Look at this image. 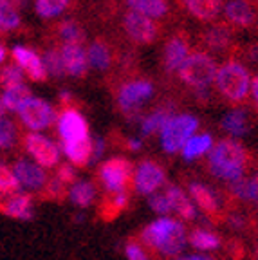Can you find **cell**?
I'll return each mask as SVG.
<instances>
[{
    "instance_id": "obj_1",
    "label": "cell",
    "mask_w": 258,
    "mask_h": 260,
    "mask_svg": "<svg viewBox=\"0 0 258 260\" xmlns=\"http://www.w3.org/2000/svg\"><path fill=\"white\" fill-rule=\"evenodd\" d=\"M253 165V155L246 146L237 139H220L217 145L211 146L206 168L213 177L222 181H235L244 177Z\"/></svg>"
},
{
    "instance_id": "obj_2",
    "label": "cell",
    "mask_w": 258,
    "mask_h": 260,
    "mask_svg": "<svg viewBox=\"0 0 258 260\" xmlns=\"http://www.w3.org/2000/svg\"><path fill=\"white\" fill-rule=\"evenodd\" d=\"M186 240H188L186 228L182 226V222L170 217H161L146 224L139 235V242L168 258L179 256V253L184 249Z\"/></svg>"
},
{
    "instance_id": "obj_3",
    "label": "cell",
    "mask_w": 258,
    "mask_h": 260,
    "mask_svg": "<svg viewBox=\"0 0 258 260\" xmlns=\"http://www.w3.org/2000/svg\"><path fill=\"white\" fill-rule=\"evenodd\" d=\"M215 87L222 100L230 103H242L251 92V74L242 61L228 60L218 65Z\"/></svg>"
},
{
    "instance_id": "obj_4",
    "label": "cell",
    "mask_w": 258,
    "mask_h": 260,
    "mask_svg": "<svg viewBox=\"0 0 258 260\" xmlns=\"http://www.w3.org/2000/svg\"><path fill=\"white\" fill-rule=\"evenodd\" d=\"M217 61L208 51H191L179 67L177 76L186 87L194 90H208L217 76Z\"/></svg>"
},
{
    "instance_id": "obj_5",
    "label": "cell",
    "mask_w": 258,
    "mask_h": 260,
    "mask_svg": "<svg viewBox=\"0 0 258 260\" xmlns=\"http://www.w3.org/2000/svg\"><path fill=\"white\" fill-rule=\"evenodd\" d=\"M153 94V83L148 78H128L121 81L116 89L117 110L126 118H136L143 103L148 102Z\"/></svg>"
},
{
    "instance_id": "obj_6",
    "label": "cell",
    "mask_w": 258,
    "mask_h": 260,
    "mask_svg": "<svg viewBox=\"0 0 258 260\" xmlns=\"http://www.w3.org/2000/svg\"><path fill=\"white\" fill-rule=\"evenodd\" d=\"M98 181L105 193L128 191L134 183V165L126 157H110L98 167Z\"/></svg>"
},
{
    "instance_id": "obj_7",
    "label": "cell",
    "mask_w": 258,
    "mask_h": 260,
    "mask_svg": "<svg viewBox=\"0 0 258 260\" xmlns=\"http://www.w3.org/2000/svg\"><path fill=\"white\" fill-rule=\"evenodd\" d=\"M199 128V119L194 114H179L166 123L161 132V145L166 154H175L182 150V146Z\"/></svg>"
},
{
    "instance_id": "obj_8",
    "label": "cell",
    "mask_w": 258,
    "mask_h": 260,
    "mask_svg": "<svg viewBox=\"0 0 258 260\" xmlns=\"http://www.w3.org/2000/svg\"><path fill=\"white\" fill-rule=\"evenodd\" d=\"M121 29L125 37L137 45H150L157 40L161 35V25L155 18H150L141 13L126 9L121 16Z\"/></svg>"
},
{
    "instance_id": "obj_9",
    "label": "cell",
    "mask_w": 258,
    "mask_h": 260,
    "mask_svg": "<svg viewBox=\"0 0 258 260\" xmlns=\"http://www.w3.org/2000/svg\"><path fill=\"white\" fill-rule=\"evenodd\" d=\"M58 136L63 145L83 141L89 138V123L81 116V112L74 107L67 105L60 110L56 121Z\"/></svg>"
},
{
    "instance_id": "obj_10",
    "label": "cell",
    "mask_w": 258,
    "mask_h": 260,
    "mask_svg": "<svg viewBox=\"0 0 258 260\" xmlns=\"http://www.w3.org/2000/svg\"><path fill=\"white\" fill-rule=\"evenodd\" d=\"M18 118L29 130H45L56 119L54 109L42 98H29L18 109Z\"/></svg>"
},
{
    "instance_id": "obj_11",
    "label": "cell",
    "mask_w": 258,
    "mask_h": 260,
    "mask_svg": "<svg viewBox=\"0 0 258 260\" xmlns=\"http://www.w3.org/2000/svg\"><path fill=\"white\" fill-rule=\"evenodd\" d=\"M22 145L25 152L44 168H53L60 162V150L51 139L37 132H27L22 136Z\"/></svg>"
},
{
    "instance_id": "obj_12",
    "label": "cell",
    "mask_w": 258,
    "mask_h": 260,
    "mask_svg": "<svg viewBox=\"0 0 258 260\" xmlns=\"http://www.w3.org/2000/svg\"><path fill=\"white\" fill-rule=\"evenodd\" d=\"M166 183V170L163 165H159L153 159H145L137 165V170L134 172V186L137 193L152 195Z\"/></svg>"
},
{
    "instance_id": "obj_13",
    "label": "cell",
    "mask_w": 258,
    "mask_h": 260,
    "mask_svg": "<svg viewBox=\"0 0 258 260\" xmlns=\"http://www.w3.org/2000/svg\"><path fill=\"white\" fill-rule=\"evenodd\" d=\"M190 53V37L184 31L174 32L166 40L165 49H163V69H165V73L177 74L179 67L184 63V60Z\"/></svg>"
},
{
    "instance_id": "obj_14",
    "label": "cell",
    "mask_w": 258,
    "mask_h": 260,
    "mask_svg": "<svg viewBox=\"0 0 258 260\" xmlns=\"http://www.w3.org/2000/svg\"><path fill=\"white\" fill-rule=\"evenodd\" d=\"M11 56L15 60V63L22 69V73H25V76L31 81H45L47 80V71L44 67V61H42V56L33 51L29 47H24V45H15L11 49Z\"/></svg>"
},
{
    "instance_id": "obj_15",
    "label": "cell",
    "mask_w": 258,
    "mask_h": 260,
    "mask_svg": "<svg viewBox=\"0 0 258 260\" xmlns=\"http://www.w3.org/2000/svg\"><path fill=\"white\" fill-rule=\"evenodd\" d=\"M188 190H190L191 199L197 203V206L202 210V213H206L208 219H224V208H222V201L218 199L217 191H213L210 186H206L202 183H190Z\"/></svg>"
},
{
    "instance_id": "obj_16",
    "label": "cell",
    "mask_w": 258,
    "mask_h": 260,
    "mask_svg": "<svg viewBox=\"0 0 258 260\" xmlns=\"http://www.w3.org/2000/svg\"><path fill=\"white\" fill-rule=\"evenodd\" d=\"M224 22L231 27L247 29L256 22V9L251 0H228L224 6Z\"/></svg>"
},
{
    "instance_id": "obj_17",
    "label": "cell",
    "mask_w": 258,
    "mask_h": 260,
    "mask_svg": "<svg viewBox=\"0 0 258 260\" xmlns=\"http://www.w3.org/2000/svg\"><path fill=\"white\" fill-rule=\"evenodd\" d=\"M201 44L208 53H224L233 45V27L226 22L210 25L201 32Z\"/></svg>"
},
{
    "instance_id": "obj_18",
    "label": "cell",
    "mask_w": 258,
    "mask_h": 260,
    "mask_svg": "<svg viewBox=\"0 0 258 260\" xmlns=\"http://www.w3.org/2000/svg\"><path fill=\"white\" fill-rule=\"evenodd\" d=\"M13 172H15L16 179L20 186L27 188V190H42L47 183V174H45L44 168L38 165V162H31L27 159H18L13 167Z\"/></svg>"
},
{
    "instance_id": "obj_19",
    "label": "cell",
    "mask_w": 258,
    "mask_h": 260,
    "mask_svg": "<svg viewBox=\"0 0 258 260\" xmlns=\"http://www.w3.org/2000/svg\"><path fill=\"white\" fill-rule=\"evenodd\" d=\"M61 60H63V69L69 76L83 78L89 71V58L87 51L81 44H63L60 49Z\"/></svg>"
},
{
    "instance_id": "obj_20",
    "label": "cell",
    "mask_w": 258,
    "mask_h": 260,
    "mask_svg": "<svg viewBox=\"0 0 258 260\" xmlns=\"http://www.w3.org/2000/svg\"><path fill=\"white\" fill-rule=\"evenodd\" d=\"M182 8L199 22H213L222 9V0H181Z\"/></svg>"
},
{
    "instance_id": "obj_21",
    "label": "cell",
    "mask_w": 258,
    "mask_h": 260,
    "mask_svg": "<svg viewBox=\"0 0 258 260\" xmlns=\"http://www.w3.org/2000/svg\"><path fill=\"white\" fill-rule=\"evenodd\" d=\"M89 65H92L98 71H109L114 63V49L110 42L103 37H98L90 42L89 51H87Z\"/></svg>"
},
{
    "instance_id": "obj_22",
    "label": "cell",
    "mask_w": 258,
    "mask_h": 260,
    "mask_svg": "<svg viewBox=\"0 0 258 260\" xmlns=\"http://www.w3.org/2000/svg\"><path fill=\"white\" fill-rule=\"evenodd\" d=\"M0 213L13 219L29 220L33 217V197L29 193H13L0 203Z\"/></svg>"
},
{
    "instance_id": "obj_23",
    "label": "cell",
    "mask_w": 258,
    "mask_h": 260,
    "mask_svg": "<svg viewBox=\"0 0 258 260\" xmlns=\"http://www.w3.org/2000/svg\"><path fill=\"white\" fill-rule=\"evenodd\" d=\"M228 191L235 201L244 203H258V172L253 175H244L235 181H230Z\"/></svg>"
},
{
    "instance_id": "obj_24",
    "label": "cell",
    "mask_w": 258,
    "mask_h": 260,
    "mask_svg": "<svg viewBox=\"0 0 258 260\" xmlns=\"http://www.w3.org/2000/svg\"><path fill=\"white\" fill-rule=\"evenodd\" d=\"M166 197L170 201V206H172V211H175L182 220H194L197 217V211H195V206L190 199H188V195L181 190L179 186H174V184H170L166 188Z\"/></svg>"
},
{
    "instance_id": "obj_25",
    "label": "cell",
    "mask_w": 258,
    "mask_h": 260,
    "mask_svg": "<svg viewBox=\"0 0 258 260\" xmlns=\"http://www.w3.org/2000/svg\"><path fill=\"white\" fill-rule=\"evenodd\" d=\"M63 152H65V155H67L69 162H71L73 167L85 168L90 161H92L94 141L90 138H87V139H83V141L63 145Z\"/></svg>"
},
{
    "instance_id": "obj_26",
    "label": "cell",
    "mask_w": 258,
    "mask_h": 260,
    "mask_svg": "<svg viewBox=\"0 0 258 260\" xmlns=\"http://www.w3.org/2000/svg\"><path fill=\"white\" fill-rule=\"evenodd\" d=\"M128 206V191H117V193H105L103 201L98 206V215L103 220L116 219L123 210Z\"/></svg>"
},
{
    "instance_id": "obj_27",
    "label": "cell",
    "mask_w": 258,
    "mask_h": 260,
    "mask_svg": "<svg viewBox=\"0 0 258 260\" xmlns=\"http://www.w3.org/2000/svg\"><path fill=\"white\" fill-rule=\"evenodd\" d=\"M130 11L141 13L150 18H166L170 13L168 0H123Z\"/></svg>"
},
{
    "instance_id": "obj_28",
    "label": "cell",
    "mask_w": 258,
    "mask_h": 260,
    "mask_svg": "<svg viewBox=\"0 0 258 260\" xmlns=\"http://www.w3.org/2000/svg\"><path fill=\"white\" fill-rule=\"evenodd\" d=\"M174 118V109L172 107H159L153 112H150L141 123V132L145 136H153L157 132H163L166 123Z\"/></svg>"
},
{
    "instance_id": "obj_29",
    "label": "cell",
    "mask_w": 258,
    "mask_h": 260,
    "mask_svg": "<svg viewBox=\"0 0 258 260\" xmlns=\"http://www.w3.org/2000/svg\"><path fill=\"white\" fill-rule=\"evenodd\" d=\"M22 25V18L18 8L13 4L11 0H0V32L8 35V32L18 31Z\"/></svg>"
},
{
    "instance_id": "obj_30",
    "label": "cell",
    "mask_w": 258,
    "mask_h": 260,
    "mask_svg": "<svg viewBox=\"0 0 258 260\" xmlns=\"http://www.w3.org/2000/svg\"><path fill=\"white\" fill-rule=\"evenodd\" d=\"M213 146V138L210 134H201L194 136V138L188 139L184 146H182V157L186 161H195L197 157H201L202 154L211 150Z\"/></svg>"
},
{
    "instance_id": "obj_31",
    "label": "cell",
    "mask_w": 258,
    "mask_h": 260,
    "mask_svg": "<svg viewBox=\"0 0 258 260\" xmlns=\"http://www.w3.org/2000/svg\"><path fill=\"white\" fill-rule=\"evenodd\" d=\"M29 98H31V90L29 87H25L24 83L20 85H13L4 89V94H2V103H4L6 110H11V112H18L22 105L27 102Z\"/></svg>"
},
{
    "instance_id": "obj_32",
    "label": "cell",
    "mask_w": 258,
    "mask_h": 260,
    "mask_svg": "<svg viewBox=\"0 0 258 260\" xmlns=\"http://www.w3.org/2000/svg\"><path fill=\"white\" fill-rule=\"evenodd\" d=\"M69 199L78 208H89L96 199V188L92 183H74L69 188Z\"/></svg>"
},
{
    "instance_id": "obj_33",
    "label": "cell",
    "mask_w": 258,
    "mask_h": 260,
    "mask_svg": "<svg viewBox=\"0 0 258 260\" xmlns=\"http://www.w3.org/2000/svg\"><path fill=\"white\" fill-rule=\"evenodd\" d=\"M74 0H35V9L40 18H56L73 8Z\"/></svg>"
},
{
    "instance_id": "obj_34",
    "label": "cell",
    "mask_w": 258,
    "mask_h": 260,
    "mask_svg": "<svg viewBox=\"0 0 258 260\" xmlns=\"http://www.w3.org/2000/svg\"><path fill=\"white\" fill-rule=\"evenodd\" d=\"M191 248L202 249V251H211V249L220 248V237L213 232H208V230H202V228H195L194 232L188 235Z\"/></svg>"
},
{
    "instance_id": "obj_35",
    "label": "cell",
    "mask_w": 258,
    "mask_h": 260,
    "mask_svg": "<svg viewBox=\"0 0 258 260\" xmlns=\"http://www.w3.org/2000/svg\"><path fill=\"white\" fill-rule=\"evenodd\" d=\"M56 31V37L60 38L63 44H81L85 40V32L83 27L80 25V22L69 18V20H63L54 27Z\"/></svg>"
},
{
    "instance_id": "obj_36",
    "label": "cell",
    "mask_w": 258,
    "mask_h": 260,
    "mask_svg": "<svg viewBox=\"0 0 258 260\" xmlns=\"http://www.w3.org/2000/svg\"><path fill=\"white\" fill-rule=\"evenodd\" d=\"M222 128L233 136H242L249 130V121H247V114L244 110H231L222 119Z\"/></svg>"
},
{
    "instance_id": "obj_37",
    "label": "cell",
    "mask_w": 258,
    "mask_h": 260,
    "mask_svg": "<svg viewBox=\"0 0 258 260\" xmlns=\"http://www.w3.org/2000/svg\"><path fill=\"white\" fill-rule=\"evenodd\" d=\"M42 61H44V67L47 71V74L54 78H61L65 74L63 69V60H61V54L56 47H47L42 54Z\"/></svg>"
},
{
    "instance_id": "obj_38",
    "label": "cell",
    "mask_w": 258,
    "mask_h": 260,
    "mask_svg": "<svg viewBox=\"0 0 258 260\" xmlns=\"http://www.w3.org/2000/svg\"><path fill=\"white\" fill-rule=\"evenodd\" d=\"M40 197L45 201H56V203H61L65 197H69V188H67V184L61 183L58 177H53L51 181L45 183Z\"/></svg>"
},
{
    "instance_id": "obj_39",
    "label": "cell",
    "mask_w": 258,
    "mask_h": 260,
    "mask_svg": "<svg viewBox=\"0 0 258 260\" xmlns=\"http://www.w3.org/2000/svg\"><path fill=\"white\" fill-rule=\"evenodd\" d=\"M20 190V183L16 179L13 168L6 167L0 162V193L2 195H13Z\"/></svg>"
},
{
    "instance_id": "obj_40",
    "label": "cell",
    "mask_w": 258,
    "mask_h": 260,
    "mask_svg": "<svg viewBox=\"0 0 258 260\" xmlns=\"http://www.w3.org/2000/svg\"><path fill=\"white\" fill-rule=\"evenodd\" d=\"M20 83H24V73H22L18 65L9 63L0 69V85L4 87V89L13 85H20Z\"/></svg>"
},
{
    "instance_id": "obj_41",
    "label": "cell",
    "mask_w": 258,
    "mask_h": 260,
    "mask_svg": "<svg viewBox=\"0 0 258 260\" xmlns=\"http://www.w3.org/2000/svg\"><path fill=\"white\" fill-rule=\"evenodd\" d=\"M16 126L11 119L0 116V148H11L16 143Z\"/></svg>"
},
{
    "instance_id": "obj_42",
    "label": "cell",
    "mask_w": 258,
    "mask_h": 260,
    "mask_svg": "<svg viewBox=\"0 0 258 260\" xmlns=\"http://www.w3.org/2000/svg\"><path fill=\"white\" fill-rule=\"evenodd\" d=\"M125 255L128 260H152L146 249L143 248V244L136 239H130L125 244Z\"/></svg>"
},
{
    "instance_id": "obj_43",
    "label": "cell",
    "mask_w": 258,
    "mask_h": 260,
    "mask_svg": "<svg viewBox=\"0 0 258 260\" xmlns=\"http://www.w3.org/2000/svg\"><path fill=\"white\" fill-rule=\"evenodd\" d=\"M148 204L157 215H168L172 211V206H170V201L166 197V193H152V197L148 199Z\"/></svg>"
},
{
    "instance_id": "obj_44",
    "label": "cell",
    "mask_w": 258,
    "mask_h": 260,
    "mask_svg": "<svg viewBox=\"0 0 258 260\" xmlns=\"http://www.w3.org/2000/svg\"><path fill=\"white\" fill-rule=\"evenodd\" d=\"M56 177L61 183H65L67 186H73L74 183H78V174L73 168V165H60L56 172Z\"/></svg>"
},
{
    "instance_id": "obj_45",
    "label": "cell",
    "mask_w": 258,
    "mask_h": 260,
    "mask_svg": "<svg viewBox=\"0 0 258 260\" xmlns=\"http://www.w3.org/2000/svg\"><path fill=\"white\" fill-rule=\"evenodd\" d=\"M251 98H253V105L258 112V74L251 80Z\"/></svg>"
},
{
    "instance_id": "obj_46",
    "label": "cell",
    "mask_w": 258,
    "mask_h": 260,
    "mask_svg": "<svg viewBox=\"0 0 258 260\" xmlns=\"http://www.w3.org/2000/svg\"><path fill=\"white\" fill-rule=\"evenodd\" d=\"M103 150H105V141L96 139V141H94V155H92V159H100L101 154H103Z\"/></svg>"
},
{
    "instance_id": "obj_47",
    "label": "cell",
    "mask_w": 258,
    "mask_h": 260,
    "mask_svg": "<svg viewBox=\"0 0 258 260\" xmlns=\"http://www.w3.org/2000/svg\"><path fill=\"white\" fill-rule=\"evenodd\" d=\"M174 260H215L213 256L210 255H182V256H177Z\"/></svg>"
},
{
    "instance_id": "obj_48",
    "label": "cell",
    "mask_w": 258,
    "mask_h": 260,
    "mask_svg": "<svg viewBox=\"0 0 258 260\" xmlns=\"http://www.w3.org/2000/svg\"><path fill=\"white\" fill-rule=\"evenodd\" d=\"M126 148H130V150H139V148H141V141H139V139H130V141L126 143Z\"/></svg>"
},
{
    "instance_id": "obj_49",
    "label": "cell",
    "mask_w": 258,
    "mask_h": 260,
    "mask_svg": "<svg viewBox=\"0 0 258 260\" xmlns=\"http://www.w3.org/2000/svg\"><path fill=\"white\" fill-rule=\"evenodd\" d=\"M6 56H8V51H6V45H4V44H0V65L4 63Z\"/></svg>"
},
{
    "instance_id": "obj_50",
    "label": "cell",
    "mask_w": 258,
    "mask_h": 260,
    "mask_svg": "<svg viewBox=\"0 0 258 260\" xmlns=\"http://www.w3.org/2000/svg\"><path fill=\"white\" fill-rule=\"evenodd\" d=\"M11 2H13V4H15L18 9H20V8H24V6H25V0H11Z\"/></svg>"
},
{
    "instance_id": "obj_51",
    "label": "cell",
    "mask_w": 258,
    "mask_h": 260,
    "mask_svg": "<svg viewBox=\"0 0 258 260\" xmlns=\"http://www.w3.org/2000/svg\"><path fill=\"white\" fill-rule=\"evenodd\" d=\"M0 116H6V107L2 103V100H0Z\"/></svg>"
},
{
    "instance_id": "obj_52",
    "label": "cell",
    "mask_w": 258,
    "mask_h": 260,
    "mask_svg": "<svg viewBox=\"0 0 258 260\" xmlns=\"http://www.w3.org/2000/svg\"><path fill=\"white\" fill-rule=\"evenodd\" d=\"M4 197H6V195H2V193H0V203H2V201H4Z\"/></svg>"
}]
</instances>
